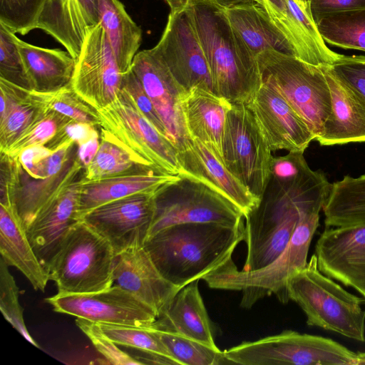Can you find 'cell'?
<instances>
[{"label": "cell", "instance_id": "cell-4", "mask_svg": "<svg viewBox=\"0 0 365 365\" xmlns=\"http://www.w3.org/2000/svg\"><path fill=\"white\" fill-rule=\"evenodd\" d=\"M289 300L296 302L309 326L318 327L360 342L365 341V298L359 297L321 272L314 254L305 267L288 279Z\"/></svg>", "mask_w": 365, "mask_h": 365}, {"label": "cell", "instance_id": "cell-44", "mask_svg": "<svg viewBox=\"0 0 365 365\" xmlns=\"http://www.w3.org/2000/svg\"><path fill=\"white\" fill-rule=\"evenodd\" d=\"M327 66L365 107V56L341 55Z\"/></svg>", "mask_w": 365, "mask_h": 365}, {"label": "cell", "instance_id": "cell-9", "mask_svg": "<svg viewBox=\"0 0 365 365\" xmlns=\"http://www.w3.org/2000/svg\"><path fill=\"white\" fill-rule=\"evenodd\" d=\"M244 220L242 212L225 197L201 182L180 177L156 195L155 215L148 238L178 224L237 225Z\"/></svg>", "mask_w": 365, "mask_h": 365}, {"label": "cell", "instance_id": "cell-1", "mask_svg": "<svg viewBox=\"0 0 365 365\" xmlns=\"http://www.w3.org/2000/svg\"><path fill=\"white\" fill-rule=\"evenodd\" d=\"M245 239V220L237 225L182 223L149 237L144 247L162 276L182 289L222 268Z\"/></svg>", "mask_w": 365, "mask_h": 365}, {"label": "cell", "instance_id": "cell-27", "mask_svg": "<svg viewBox=\"0 0 365 365\" xmlns=\"http://www.w3.org/2000/svg\"><path fill=\"white\" fill-rule=\"evenodd\" d=\"M0 253L9 266L19 269L35 289L44 292L49 280L12 207L0 205Z\"/></svg>", "mask_w": 365, "mask_h": 365}, {"label": "cell", "instance_id": "cell-30", "mask_svg": "<svg viewBox=\"0 0 365 365\" xmlns=\"http://www.w3.org/2000/svg\"><path fill=\"white\" fill-rule=\"evenodd\" d=\"M225 10L232 26L256 56L266 50L296 56L291 43L258 3L240 4Z\"/></svg>", "mask_w": 365, "mask_h": 365}, {"label": "cell", "instance_id": "cell-51", "mask_svg": "<svg viewBox=\"0 0 365 365\" xmlns=\"http://www.w3.org/2000/svg\"><path fill=\"white\" fill-rule=\"evenodd\" d=\"M365 298V297H364Z\"/></svg>", "mask_w": 365, "mask_h": 365}, {"label": "cell", "instance_id": "cell-12", "mask_svg": "<svg viewBox=\"0 0 365 365\" xmlns=\"http://www.w3.org/2000/svg\"><path fill=\"white\" fill-rule=\"evenodd\" d=\"M153 49L186 91L199 88L215 93L209 66L187 8L170 11Z\"/></svg>", "mask_w": 365, "mask_h": 365}, {"label": "cell", "instance_id": "cell-21", "mask_svg": "<svg viewBox=\"0 0 365 365\" xmlns=\"http://www.w3.org/2000/svg\"><path fill=\"white\" fill-rule=\"evenodd\" d=\"M99 22L98 0H47L38 29L77 59L88 33Z\"/></svg>", "mask_w": 365, "mask_h": 365}, {"label": "cell", "instance_id": "cell-14", "mask_svg": "<svg viewBox=\"0 0 365 365\" xmlns=\"http://www.w3.org/2000/svg\"><path fill=\"white\" fill-rule=\"evenodd\" d=\"M124 74L99 22L86 37L76 59L71 86L85 101L99 110L115 100Z\"/></svg>", "mask_w": 365, "mask_h": 365}, {"label": "cell", "instance_id": "cell-2", "mask_svg": "<svg viewBox=\"0 0 365 365\" xmlns=\"http://www.w3.org/2000/svg\"><path fill=\"white\" fill-rule=\"evenodd\" d=\"M186 8L205 55L215 93L230 103H249L262 84L258 61L230 24L225 7L210 0H190Z\"/></svg>", "mask_w": 365, "mask_h": 365}, {"label": "cell", "instance_id": "cell-43", "mask_svg": "<svg viewBox=\"0 0 365 365\" xmlns=\"http://www.w3.org/2000/svg\"><path fill=\"white\" fill-rule=\"evenodd\" d=\"M76 324L109 364L119 365L143 364L135 357H133L118 348V344L103 332L98 323L85 319L76 318Z\"/></svg>", "mask_w": 365, "mask_h": 365}, {"label": "cell", "instance_id": "cell-7", "mask_svg": "<svg viewBox=\"0 0 365 365\" xmlns=\"http://www.w3.org/2000/svg\"><path fill=\"white\" fill-rule=\"evenodd\" d=\"M231 364L365 365L364 352H354L336 341L285 330L224 351Z\"/></svg>", "mask_w": 365, "mask_h": 365}, {"label": "cell", "instance_id": "cell-8", "mask_svg": "<svg viewBox=\"0 0 365 365\" xmlns=\"http://www.w3.org/2000/svg\"><path fill=\"white\" fill-rule=\"evenodd\" d=\"M269 144L246 103H231L227 111L222 157L226 168L259 201L271 178Z\"/></svg>", "mask_w": 365, "mask_h": 365}, {"label": "cell", "instance_id": "cell-20", "mask_svg": "<svg viewBox=\"0 0 365 365\" xmlns=\"http://www.w3.org/2000/svg\"><path fill=\"white\" fill-rule=\"evenodd\" d=\"M113 284L129 292L160 315L181 289L160 273L144 245L118 255L113 269Z\"/></svg>", "mask_w": 365, "mask_h": 365}, {"label": "cell", "instance_id": "cell-10", "mask_svg": "<svg viewBox=\"0 0 365 365\" xmlns=\"http://www.w3.org/2000/svg\"><path fill=\"white\" fill-rule=\"evenodd\" d=\"M101 126L158 170L178 175V149L141 113L123 89L107 106L97 110Z\"/></svg>", "mask_w": 365, "mask_h": 365}, {"label": "cell", "instance_id": "cell-3", "mask_svg": "<svg viewBox=\"0 0 365 365\" xmlns=\"http://www.w3.org/2000/svg\"><path fill=\"white\" fill-rule=\"evenodd\" d=\"M319 212H301L287 247L268 265L255 270L240 271L232 259L202 279L212 289L241 291L240 306L245 309H250L258 300L271 294H275L282 303H287L288 279L308 262L310 244L319 225Z\"/></svg>", "mask_w": 365, "mask_h": 365}, {"label": "cell", "instance_id": "cell-49", "mask_svg": "<svg viewBox=\"0 0 365 365\" xmlns=\"http://www.w3.org/2000/svg\"><path fill=\"white\" fill-rule=\"evenodd\" d=\"M223 7H229L240 4L256 2L257 0H210Z\"/></svg>", "mask_w": 365, "mask_h": 365}, {"label": "cell", "instance_id": "cell-36", "mask_svg": "<svg viewBox=\"0 0 365 365\" xmlns=\"http://www.w3.org/2000/svg\"><path fill=\"white\" fill-rule=\"evenodd\" d=\"M152 329L180 365L231 364L224 351H222L218 347L213 348L175 333Z\"/></svg>", "mask_w": 365, "mask_h": 365}, {"label": "cell", "instance_id": "cell-28", "mask_svg": "<svg viewBox=\"0 0 365 365\" xmlns=\"http://www.w3.org/2000/svg\"><path fill=\"white\" fill-rule=\"evenodd\" d=\"M30 90L38 93L58 91L71 83L76 59L67 51L45 48L28 43L18 37Z\"/></svg>", "mask_w": 365, "mask_h": 365}, {"label": "cell", "instance_id": "cell-50", "mask_svg": "<svg viewBox=\"0 0 365 365\" xmlns=\"http://www.w3.org/2000/svg\"><path fill=\"white\" fill-rule=\"evenodd\" d=\"M298 4L307 12L311 14L309 6V0H295ZM312 15V14H311Z\"/></svg>", "mask_w": 365, "mask_h": 365}, {"label": "cell", "instance_id": "cell-15", "mask_svg": "<svg viewBox=\"0 0 365 365\" xmlns=\"http://www.w3.org/2000/svg\"><path fill=\"white\" fill-rule=\"evenodd\" d=\"M131 68L151 100L169 139L178 150L183 149L191 140L182 109L186 91L153 48L138 51Z\"/></svg>", "mask_w": 365, "mask_h": 365}, {"label": "cell", "instance_id": "cell-17", "mask_svg": "<svg viewBox=\"0 0 365 365\" xmlns=\"http://www.w3.org/2000/svg\"><path fill=\"white\" fill-rule=\"evenodd\" d=\"M246 104L272 151L304 152L314 140L304 120L269 81L262 79L259 88Z\"/></svg>", "mask_w": 365, "mask_h": 365}, {"label": "cell", "instance_id": "cell-32", "mask_svg": "<svg viewBox=\"0 0 365 365\" xmlns=\"http://www.w3.org/2000/svg\"><path fill=\"white\" fill-rule=\"evenodd\" d=\"M156 169L116 136L100 127V145L90 164L85 168V181L137 174ZM158 170V169H156Z\"/></svg>", "mask_w": 365, "mask_h": 365}, {"label": "cell", "instance_id": "cell-16", "mask_svg": "<svg viewBox=\"0 0 365 365\" xmlns=\"http://www.w3.org/2000/svg\"><path fill=\"white\" fill-rule=\"evenodd\" d=\"M314 255L321 272L365 297V224L327 227Z\"/></svg>", "mask_w": 365, "mask_h": 365}, {"label": "cell", "instance_id": "cell-42", "mask_svg": "<svg viewBox=\"0 0 365 365\" xmlns=\"http://www.w3.org/2000/svg\"><path fill=\"white\" fill-rule=\"evenodd\" d=\"M16 37L0 24V78L30 90Z\"/></svg>", "mask_w": 365, "mask_h": 365}, {"label": "cell", "instance_id": "cell-39", "mask_svg": "<svg viewBox=\"0 0 365 365\" xmlns=\"http://www.w3.org/2000/svg\"><path fill=\"white\" fill-rule=\"evenodd\" d=\"M47 0H0V24L14 34L38 29Z\"/></svg>", "mask_w": 365, "mask_h": 365}, {"label": "cell", "instance_id": "cell-19", "mask_svg": "<svg viewBox=\"0 0 365 365\" xmlns=\"http://www.w3.org/2000/svg\"><path fill=\"white\" fill-rule=\"evenodd\" d=\"M83 178L63 188L26 229L29 240L46 270L69 231L80 221L78 199Z\"/></svg>", "mask_w": 365, "mask_h": 365}, {"label": "cell", "instance_id": "cell-24", "mask_svg": "<svg viewBox=\"0 0 365 365\" xmlns=\"http://www.w3.org/2000/svg\"><path fill=\"white\" fill-rule=\"evenodd\" d=\"M230 106L231 103L225 98L199 88L186 91L182 99L190 138L202 143L222 162L224 125Z\"/></svg>", "mask_w": 365, "mask_h": 365}, {"label": "cell", "instance_id": "cell-31", "mask_svg": "<svg viewBox=\"0 0 365 365\" xmlns=\"http://www.w3.org/2000/svg\"><path fill=\"white\" fill-rule=\"evenodd\" d=\"M100 23L123 73L130 68L143 32L120 0H98Z\"/></svg>", "mask_w": 365, "mask_h": 365}, {"label": "cell", "instance_id": "cell-46", "mask_svg": "<svg viewBox=\"0 0 365 365\" xmlns=\"http://www.w3.org/2000/svg\"><path fill=\"white\" fill-rule=\"evenodd\" d=\"M309 6L317 24L326 14L365 8V0H309Z\"/></svg>", "mask_w": 365, "mask_h": 365}, {"label": "cell", "instance_id": "cell-37", "mask_svg": "<svg viewBox=\"0 0 365 365\" xmlns=\"http://www.w3.org/2000/svg\"><path fill=\"white\" fill-rule=\"evenodd\" d=\"M39 94L47 108L53 110L77 123L100 128L101 120L98 110L74 91L71 83L58 91Z\"/></svg>", "mask_w": 365, "mask_h": 365}, {"label": "cell", "instance_id": "cell-26", "mask_svg": "<svg viewBox=\"0 0 365 365\" xmlns=\"http://www.w3.org/2000/svg\"><path fill=\"white\" fill-rule=\"evenodd\" d=\"M85 167L77 153L60 172L44 178L30 177L19 162L12 207L25 229L37 214L63 188L84 176Z\"/></svg>", "mask_w": 365, "mask_h": 365}, {"label": "cell", "instance_id": "cell-41", "mask_svg": "<svg viewBox=\"0 0 365 365\" xmlns=\"http://www.w3.org/2000/svg\"><path fill=\"white\" fill-rule=\"evenodd\" d=\"M9 265L0 258V309L4 318L29 342L39 347L29 334L24 319L23 308L19 301V288L10 273Z\"/></svg>", "mask_w": 365, "mask_h": 365}, {"label": "cell", "instance_id": "cell-47", "mask_svg": "<svg viewBox=\"0 0 365 365\" xmlns=\"http://www.w3.org/2000/svg\"><path fill=\"white\" fill-rule=\"evenodd\" d=\"M99 145L100 134L80 145H77V157L85 168L90 164L96 155Z\"/></svg>", "mask_w": 365, "mask_h": 365}, {"label": "cell", "instance_id": "cell-33", "mask_svg": "<svg viewBox=\"0 0 365 365\" xmlns=\"http://www.w3.org/2000/svg\"><path fill=\"white\" fill-rule=\"evenodd\" d=\"M322 211L327 227L365 224V175L331 183Z\"/></svg>", "mask_w": 365, "mask_h": 365}, {"label": "cell", "instance_id": "cell-35", "mask_svg": "<svg viewBox=\"0 0 365 365\" xmlns=\"http://www.w3.org/2000/svg\"><path fill=\"white\" fill-rule=\"evenodd\" d=\"M317 26L327 43L365 52V8L326 14Z\"/></svg>", "mask_w": 365, "mask_h": 365}, {"label": "cell", "instance_id": "cell-25", "mask_svg": "<svg viewBox=\"0 0 365 365\" xmlns=\"http://www.w3.org/2000/svg\"><path fill=\"white\" fill-rule=\"evenodd\" d=\"M180 177L153 169L144 173L85 181L78 199L79 220L93 209L107 202L138 193H158Z\"/></svg>", "mask_w": 365, "mask_h": 365}, {"label": "cell", "instance_id": "cell-13", "mask_svg": "<svg viewBox=\"0 0 365 365\" xmlns=\"http://www.w3.org/2000/svg\"><path fill=\"white\" fill-rule=\"evenodd\" d=\"M158 193H138L107 202L87 212L81 220L106 240L117 256L129 248L144 245Z\"/></svg>", "mask_w": 365, "mask_h": 365}, {"label": "cell", "instance_id": "cell-6", "mask_svg": "<svg viewBox=\"0 0 365 365\" xmlns=\"http://www.w3.org/2000/svg\"><path fill=\"white\" fill-rule=\"evenodd\" d=\"M257 59L262 79L277 88L308 126L315 140L322 134L332 108L322 67L274 50L259 53Z\"/></svg>", "mask_w": 365, "mask_h": 365}, {"label": "cell", "instance_id": "cell-18", "mask_svg": "<svg viewBox=\"0 0 365 365\" xmlns=\"http://www.w3.org/2000/svg\"><path fill=\"white\" fill-rule=\"evenodd\" d=\"M178 175L199 182L221 195L243 214L244 217L259 203L207 146L192 139L178 151Z\"/></svg>", "mask_w": 365, "mask_h": 365}, {"label": "cell", "instance_id": "cell-48", "mask_svg": "<svg viewBox=\"0 0 365 365\" xmlns=\"http://www.w3.org/2000/svg\"><path fill=\"white\" fill-rule=\"evenodd\" d=\"M170 8V11H178L185 9L190 0H165Z\"/></svg>", "mask_w": 365, "mask_h": 365}, {"label": "cell", "instance_id": "cell-45", "mask_svg": "<svg viewBox=\"0 0 365 365\" xmlns=\"http://www.w3.org/2000/svg\"><path fill=\"white\" fill-rule=\"evenodd\" d=\"M121 89L133 100L145 117L164 135L168 138L166 128L139 78L130 68L123 75Z\"/></svg>", "mask_w": 365, "mask_h": 365}, {"label": "cell", "instance_id": "cell-22", "mask_svg": "<svg viewBox=\"0 0 365 365\" xmlns=\"http://www.w3.org/2000/svg\"><path fill=\"white\" fill-rule=\"evenodd\" d=\"M195 280L179 290L150 327L217 348L212 324Z\"/></svg>", "mask_w": 365, "mask_h": 365}, {"label": "cell", "instance_id": "cell-40", "mask_svg": "<svg viewBox=\"0 0 365 365\" xmlns=\"http://www.w3.org/2000/svg\"><path fill=\"white\" fill-rule=\"evenodd\" d=\"M71 120V118L48 108L4 153L16 157L27 148L45 145Z\"/></svg>", "mask_w": 365, "mask_h": 365}, {"label": "cell", "instance_id": "cell-23", "mask_svg": "<svg viewBox=\"0 0 365 365\" xmlns=\"http://www.w3.org/2000/svg\"><path fill=\"white\" fill-rule=\"evenodd\" d=\"M322 67L329 86L332 108L322 134L315 140L322 146L365 142L364 106L327 66Z\"/></svg>", "mask_w": 365, "mask_h": 365}, {"label": "cell", "instance_id": "cell-5", "mask_svg": "<svg viewBox=\"0 0 365 365\" xmlns=\"http://www.w3.org/2000/svg\"><path fill=\"white\" fill-rule=\"evenodd\" d=\"M116 255L108 242L80 220L69 231L48 268L58 294L99 292L113 284Z\"/></svg>", "mask_w": 365, "mask_h": 365}, {"label": "cell", "instance_id": "cell-38", "mask_svg": "<svg viewBox=\"0 0 365 365\" xmlns=\"http://www.w3.org/2000/svg\"><path fill=\"white\" fill-rule=\"evenodd\" d=\"M99 324L106 336L118 345L131 347L143 352L162 355L174 360L180 365L156 333L150 327Z\"/></svg>", "mask_w": 365, "mask_h": 365}, {"label": "cell", "instance_id": "cell-34", "mask_svg": "<svg viewBox=\"0 0 365 365\" xmlns=\"http://www.w3.org/2000/svg\"><path fill=\"white\" fill-rule=\"evenodd\" d=\"M256 2L291 43L297 58L317 66L329 65L292 14L287 0H257Z\"/></svg>", "mask_w": 365, "mask_h": 365}, {"label": "cell", "instance_id": "cell-29", "mask_svg": "<svg viewBox=\"0 0 365 365\" xmlns=\"http://www.w3.org/2000/svg\"><path fill=\"white\" fill-rule=\"evenodd\" d=\"M0 99V152H5L48 108L39 93L2 78Z\"/></svg>", "mask_w": 365, "mask_h": 365}, {"label": "cell", "instance_id": "cell-11", "mask_svg": "<svg viewBox=\"0 0 365 365\" xmlns=\"http://www.w3.org/2000/svg\"><path fill=\"white\" fill-rule=\"evenodd\" d=\"M53 309L98 324L150 327L155 312L122 287L86 294H58L46 299Z\"/></svg>", "mask_w": 365, "mask_h": 365}]
</instances>
